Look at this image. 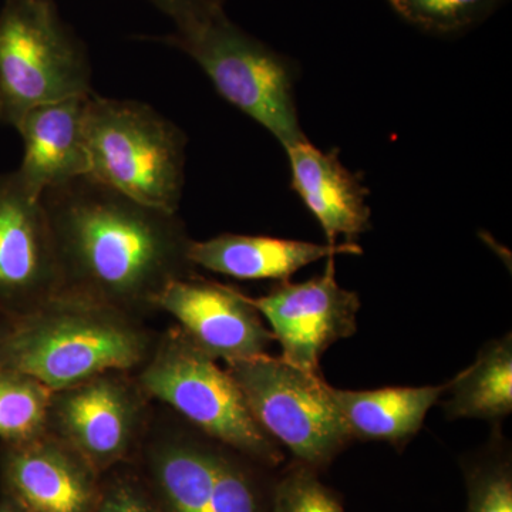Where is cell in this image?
Instances as JSON below:
<instances>
[{
    "label": "cell",
    "instance_id": "cell-12",
    "mask_svg": "<svg viewBox=\"0 0 512 512\" xmlns=\"http://www.w3.org/2000/svg\"><path fill=\"white\" fill-rule=\"evenodd\" d=\"M157 309L174 318L197 348L225 365L266 355L275 342L249 296L197 274L171 282Z\"/></svg>",
    "mask_w": 512,
    "mask_h": 512
},
{
    "label": "cell",
    "instance_id": "cell-27",
    "mask_svg": "<svg viewBox=\"0 0 512 512\" xmlns=\"http://www.w3.org/2000/svg\"><path fill=\"white\" fill-rule=\"evenodd\" d=\"M0 124H2V120H0Z\"/></svg>",
    "mask_w": 512,
    "mask_h": 512
},
{
    "label": "cell",
    "instance_id": "cell-2",
    "mask_svg": "<svg viewBox=\"0 0 512 512\" xmlns=\"http://www.w3.org/2000/svg\"><path fill=\"white\" fill-rule=\"evenodd\" d=\"M157 336L144 319L59 293L9 322L0 342V366L28 373L55 392L101 373L137 372Z\"/></svg>",
    "mask_w": 512,
    "mask_h": 512
},
{
    "label": "cell",
    "instance_id": "cell-20",
    "mask_svg": "<svg viewBox=\"0 0 512 512\" xmlns=\"http://www.w3.org/2000/svg\"><path fill=\"white\" fill-rule=\"evenodd\" d=\"M393 12L426 35L463 36L493 16L507 0H386Z\"/></svg>",
    "mask_w": 512,
    "mask_h": 512
},
{
    "label": "cell",
    "instance_id": "cell-22",
    "mask_svg": "<svg viewBox=\"0 0 512 512\" xmlns=\"http://www.w3.org/2000/svg\"><path fill=\"white\" fill-rule=\"evenodd\" d=\"M318 473L295 461L272 485L269 512H345L338 494L320 481Z\"/></svg>",
    "mask_w": 512,
    "mask_h": 512
},
{
    "label": "cell",
    "instance_id": "cell-8",
    "mask_svg": "<svg viewBox=\"0 0 512 512\" xmlns=\"http://www.w3.org/2000/svg\"><path fill=\"white\" fill-rule=\"evenodd\" d=\"M244 394L252 416L281 447L305 466L322 470L352 443L329 386L268 353L225 366Z\"/></svg>",
    "mask_w": 512,
    "mask_h": 512
},
{
    "label": "cell",
    "instance_id": "cell-10",
    "mask_svg": "<svg viewBox=\"0 0 512 512\" xmlns=\"http://www.w3.org/2000/svg\"><path fill=\"white\" fill-rule=\"evenodd\" d=\"M59 293L42 195L29 190L16 170L0 174V319L25 318Z\"/></svg>",
    "mask_w": 512,
    "mask_h": 512
},
{
    "label": "cell",
    "instance_id": "cell-23",
    "mask_svg": "<svg viewBox=\"0 0 512 512\" xmlns=\"http://www.w3.org/2000/svg\"><path fill=\"white\" fill-rule=\"evenodd\" d=\"M96 512H163L140 474L124 464L103 476Z\"/></svg>",
    "mask_w": 512,
    "mask_h": 512
},
{
    "label": "cell",
    "instance_id": "cell-13",
    "mask_svg": "<svg viewBox=\"0 0 512 512\" xmlns=\"http://www.w3.org/2000/svg\"><path fill=\"white\" fill-rule=\"evenodd\" d=\"M0 481L23 512H96L103 488V476L47 430L0 444Z\"/></svg>",
    "mask_w": 512,
    "mask_h": 512
},
{
    "label": "cell",
    "instance_id": "cell-15",
    "mask_svg": "<svg viewBox=\"0 0 512 512\" xmlns=\"http://www.w3.org/2000/svg\"><path fill=\"white\" fill-rule=\"evenodd\" d=\"M291 165V187L318 220L329 245L340 237L355 239L372 227L369 190L339 160V151L323 153L309 140L285 148Z\"/></svg>",
    "mask_w": 512,
    "mask_h": 512
},
{
    "label": "cell",
    "instance_id": "cell-6",
    "mask_svg": "<svg viewBox=\"0 0 512 512\" xmlns=\"http://www.w3.org/2000/svg\"><path fill=\"white\" fill-rule=\"evenodd\" d=\"M148 399L212 440L261 466L278 467L282 447L254 419L227 369L194 345L177 325L158 333L153 352L134 372Z\"/></svg>",
    "mask_w": 512,
    "mask_h": 512
},
{
    "label": "cell",
    "instance_id": "cell-4",
    "mask_svg": "<svg viewBox=\"0 0 512 512\" xmlns=\"http://www.w3.org/2000/svg\"><path fill=\"white\" fill-rule=\"evenodd\" d=\"M84 133L89 177L148 207L178 212L187 136L177 124L141 101L93 92Z\"/></svg>",
    "mask_w": 512,
    "mask_h": 512
},
{
    "label": "cell",
    "instance_id": "cell-3",
    "mask_svg": "<svg viewBox=\"0 0 512 512\" xmlns=\"http://www.w3.org/2000/svg\"><path fill=\"white\" fill-rule=\"evenodd\" d=\"M136 460L163 512L271 511L272 485L266 487L258 470L264 466L163 406L154 407Z\"/></svg>",
    "mask_w": 512,
    "mask_h": 512
},
{
    "label": "cell",
    "instance_id": "cell-1",
    "mask_svg": "<svg viewBox=\"0 0 512 512\" xmlns=\"http://www.w3.org/2000/svg\"><path fill=\"white\" fill-rule=\"evenodd\" d=\"M60 293L146 320L175 279L195 274L178 212L131 200L89 175L42 194Z\"/></svg>",
    "mask_w": 512,
    "mask_h": 512
},
{
    "label": "cell",
    "instance_id": "cell-18",
    "mask_svg": "<svg viewBox=\"0 0 512 512\" xmlns=\"http://www.w3.org/2000/svg\"><path fill=\"white\" fill-rule=\"evenodd\" d=\"M448 419L500 420L512 412V336L491 340L476 362L446 384Z\"/></svg>",
    "mask_w": 512,
    "mask_h": 512
},
{
    "label": "cell",
    "instance_id": "cell-21",
    "mask_svg": "<svg viewBox=\"0 0 512 512\" xmlns=\"http://www.w3.org/2000/svg\"><path fill=\"white\" fill-rule=\"evenodd\" d=\"M467 488L466 512H512L510 447L500 434L480 453L463 461Z\"/></svg>",
    "mask_w": 512,
    "mask_h": 512
},
{
    "label": "cell",
    "instance_id": "cell-11",
    "mask_svg": "<svg viewBox=\"0 0 512 512\" xmlns=\"http://www.w3.org/2000/svg\"><path fill=\"white\" fill-rule=\"evenodd\" d=\"M251 302L268 320L281 359L313 375H319L320 359L330 346L357 332L360 298L339 285L335 258H328L322 275L301 284L281 282Z\"/></svg>",
    "mask_w": 512,
    "mask_h": 512
},
{
    "label": "cell",
    "instance_id": "cell-25",
    "mask_svg": "<svg viewBox=\"0 0 512 512\" xmlns=\"http://www.w3.org/2000/svg\"><path fill=\"white\" fill-rule=\"evenodd\" d=\"M0 512H23L18 505L13 504L8 498L3 497L0 501Z\"/></svg>",
    "mask_w": 512,
    "mask_h": 512
},
{
    "label": "cell",
    "instance_id": "cell-9",
    "mask_svg": "<svg viewBox=\"0 0 512 512\" xmlns=\"http://www.w3.org/2000/svg\"><path fill=\"white\" fill-rule=\"evenodd\" d=\"M133 372H106L52 392L47 427L101 476L133 464L153 419Z\"/></svg>",
    "mask_w": 512,
    "mask_h": 512
},
{
    "label": "cell",
    "instance_id": "cell-14",
    "mask_svg": "<svg viewBox=\"0 0 512 512\" xmlns=\"http://www.w3.org/2000/svg\"><path fill=\"white\" fill-rule=\"evenodd\" d=\"M90 94L33 107L16 124L23 143L16 173L29 190L42 195L89 174L84 123Z\"/></svg>",
    "mask_w": 512,
    "mask_h": 512
},
{
    "label": "cell",
    "instance_id": "cell-17",
    "mask_svg": "<svg viewBox=\"0 0 512 512\" xmlns=\"http://www.w3.org/2000/svg\"><path fill=\"white\" fill-rule=\"evenodd\" d=\"M446 393L443 386L386 387L377 390H342L332 387L353 440L403 444L413 439L431 407Z\"/></svg>",
    "mask_w": 512,
    "mask_h": 512
},
{
    "label": "cell",
    "instance_id": "cell-7",
    "mask_svg": "<svg viewBox=\"0 0 512 512\" xmlns=\"http://www.w3.org/2000/svg\"><path fill=\"white\" fill-rule=\"evenodd\" d=\"M83 40L55 0H6L0 9V120L15 127L42 104L93 93Z\"/></svg>",
    "mask_w": 512,
    "mask_h": 512
},
{
    "label": "cell",
    "instance_id": "cell-19",
    "mask_svg": "<svg viewBox=\"0 0 512 512\" xmlns=\"http://www.w3.org/2000/svg\"><path fill=\"white\" fill-rule=\"evenodd\" d=\"M52 390L35 377L0 366V441L15 443L45 433Z\"/></svg>",
    "mask_w": 512,
    "mask_h": 512
},
{
    "label": "cell",
    "instance_id": "cell-16",
    "mask_svg": "<svg viewBox=\"0 0 512 512\" xmlns=\"http://www.w3.org/2000/svg\"><path fill=\"white\" fill-rule=\"evenodd\" d=\"M359 254H362V248L350 242L320 245L264 235L239 234H221L205 241L192 239L188 252L195 268L241 281L274 279L281 282L288 281L299 269L320 259Z\"/></svg>",
    "mask_w": 512,
    "mask_h": 512
},
{
    "label": "cell",
    "instance_id": "cell-5",
    "mask_svg": "<svg viewBox=\"0 0 512 512\" xmlns=\"http://www.w3.org/2000/svg\"><path fill=\"white\" fill-rule=\"evenodd\" d=\"M190 56L218 94L288 148L308 140L299 121L298 66L228 18L225 10L175 26L160 37Z\"/></svg>",
    "mask_w": 512,
    "mask_h": 512
},
{
    "label": "cell",
    "instance_id": "cell-26",
    "mask_svg": "<svg viewBox=\"0 0 512 512\" xmlns=\"http://www.w3.org/2000/svg\"><path fill=\"white\" fill-rule=\"evenodd\" d=\"M8 326V320L0 319V342H2L3 336H5L6 330H8Z\"/></svg>",
    "mask_w": 512,
    "mask_h": 512
},
{
    "label": "cell",
    "instance_id": "cell-24",
    "mask_svg": "<svg viewBox=\"0 0 512 512\" xmlns=\"http://www.w3.org/2000/svg\"><path fill=\"white\" fill-rule=\"evenodd\" d=\"M147 2L173 20L175 26L225 10V0H147Z\"/></svg>",
    "mask_w": 512,
    "mask_h": 512
}]
</instances>
